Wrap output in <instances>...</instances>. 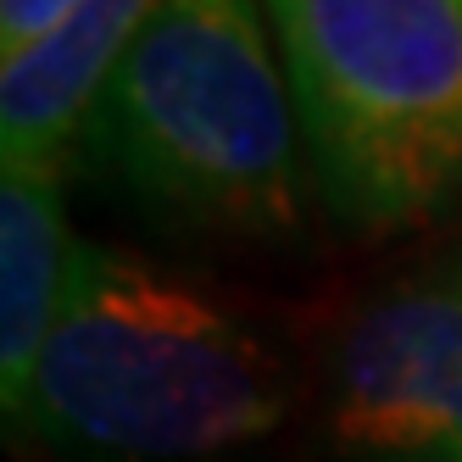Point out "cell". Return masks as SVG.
Wrapping results in <instances>:
<instances>
[{
  "instance_id": "cell-1",
  "label": "cell",
  "mask_w": 462,
  "mask_h": 462,
  "mask_svg": "<svg viewBox=\"0 0 462 462\" xmlns=\"http://www.w3.org/2000/svg\"><path fill=\"white\" fill-rule=\"evenodd\" d=\"M79 145L151 223L228 245L301 235L307 134L262 0H162Z\"/></svg>"
},
{
  "instance_id": "cell-2",
  "label": "cell",
  "mask_w": 462,
  "mask_h": 462,
  "mask_svg": "<svg viewBox=\"0 0 462 462\" xmlns=\"http://www.w3.org/2000/svg\"><path fill=\"white\" fill-rule=\"evenodd\" d=\"M284 412V362L251 323L134 251L84 240L12 435L73 462H207L268 440Z\"/></svg>"
},
{
  "instance_id": "cell-3",
  "label": "cell",
  "mask_w": 462,
  "mask_h": 462,
  "mask_svg": "<svg viewBox=\"0 0 462 462\" xmlns=\"http://www.w3.org/2000/svg\"><path fill=\"white\" fill-rule=\"evenodd\" d=\"M340 235H395L462 195V0H262Z\"/></svg>"
},
{
  "instance_id": "cell-4",
  "label": "cell",
  "mask_w": 462,
  "mask_h": 462,
  "mask_svg": "<svg viewBox=\"0 0 462 462\" xmlns=\"http://www.w3.org/2000/svg\"><path fill=\"white\" fill-rule=\"evenodd\" d=\"M335 462H462V268L368 295L323 351Z\"/></svg>"
},
{
  "instance_id": "cell-5",
  "label": "cell",
  "mask_w": 462,
  "mask_h": 462,
  "mask_svg": "<svg viewBox=\"0 0 462 462\" xmlns=\"http://www.w3.org/2000/svg\"><path fill=\"white\" fill-rule=\"evenodd\" d=\"M84 240L61 207V162L0 168V407L23 412L34 368L79 284Z\"/></svg>"
},
{
  "instance_id": "cell-6",
  "label": "cell",
  "mask_w": 462,
  "mask_h": 462,
  "mask_svg": "<svg viewBox=\"0 0 462 462\" xmlns=\"http://www.w3.org/2000/svg\"><path fill=\"white\" fill-rule=\"evenodd\" d=\"M73 12L79 0H0V61H17L28 45H40Z\"/></svg>"
}]
</instances>
